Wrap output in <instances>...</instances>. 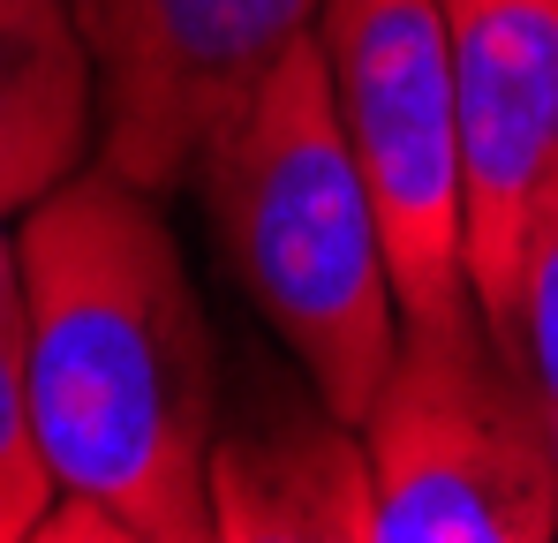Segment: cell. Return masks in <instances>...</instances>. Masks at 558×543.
Returning a JSON list of instances; mask_svg holds the SVG:
<instances>
[{
  "label": "cell",
  "instance_id": "6da1fadb",
  "mask_svg": "<svg viewBox=\"0 0 558 543\" xmlns=\"http://www.w3.org/2000/svg\"><path fill=\"white\" fill-rule=\"evenodd\" d=\"M23 385L53 491L106 506L136 543H211L204 460L219 348L151 189L76 167L15 227Z\"/></svg>",
  "mask_w": 558,
  "mask_h": 543
},
{
  "label": "cell",
  "instance_id": "7a4b0ae2",
  "mask_svg": "<svg viewBox=\"0 0 558 543\" xmlns=\"http://www.w3.org/2000/svg\"><path fill=\"white\" fill-rule=\"evenodd\" d=\"M234 279L294 355L302 385L363 423L377 377L400 348V302L377 234V204L340 136L317 38L279 61L250 113L196 167Z\"/></svg>",
  "mask_w": 558,
  "mask_h": 543
},
{
  "label": "cell",
  "instance_id": "3957f363",
  "mask_svg": "<svg viewBox=\"0 0 558 543\" xmlns=\"http://www.w3.org/2000/svg\"><path fill=\"white\" fill-rule=\"evenodd\" d=\"M377 483V543H551L558 446L490 325H400V348L363 408Z\"/></svg>",
  "mask_w": 558,
  "mask_h": 543
},
{
  "label": "cell",
  "instance_id": "277c9868",
  "mask_svg": "<svg viewBox=\"0 0 558 543\" xmlns=\"http://www.w3.org/2000/svg\"><path fill=\"white\" fill-rule=\"evenodd\" d=\"M317 61L377 204L400 325L475 310L461 265V121L438 0H317Z\"/></svg>",
  "mask_w": 558,
  "mask_h": 543
},
{
  "label": "cell",
  "instance_id": "5b68a950",
  "mask_svg": "<svg viewBox=\"0 0 558 543\" xmlns=\"http://www.w3.org/2000/svg\"><path fill=\"white\" fill-rule=\"evenodd\" d=\"M98 76V159L167 196L317 31V0H76Z\"/></svg>",
  "mask_w": 558,
  "mask_h": 543
},
{
  "label": "cell",
  "instance_id": "8992f818",
  "mask_svg": "<svg viewBox=\"0 0 558 543\" xmlns=\"http://www.w3.org/2000/svg\"><path fill=\"white\" fill-rule=\"evenodd\" d=\"M461 121V265L490 340L513 310L529 212L558 167V0H438Z\"/></svg>",
  "mask_w": 558,
  "mask_h": 543
},
{
  "label": "cell",
  "instance_id": "52a82bcc",
  "mask_svg": "<svg viewBox=\"0 0 558 543\" xmlns=\"http://www.w3.org/2000/svg\"><path fill=\"white\" fill-rule=\"evenodd\" d=\"M204 498L219 543H377L363 423H348L317 393H265L250 408H219Z\"/></svg>",
  "mask_w": 558,
  "mask_h": 543
},
{
  "label": "cell",
  "instance_id": "ba28073f",
  "mask_svg": "<svg viewBox=\"0 0 558 543\" xmlns=\"http://www.w3.org/2000/svg\"><path fill=\"white\" fill-rule=\"evenodd\" d=\"M98 144V76L76 0H0V219L53 196Z\"/></svg>",
  "mask_w": 558,
  "mask_h": 543
},
{
  "label": "cell",
  "instance_id": "9c48e42d",
  "mask_svg": "<svg viewBox=\"0 0 558 543\" xmlns=\"http://www.w3.org/2000/svg\"><path fill=\"white\" fill-rule=\"evenodd\" d=\"M498 348L521 362L544 423H551L558 446V167L529 212V234H521V265H513V310H506V333Z\"/></svg>",
  "mask_w": 558,
  "mask_h": 543
},
{
  "label": "cell",
  "instance_id": "30bf717a",
  "mask_svg": "<svg viewBox=\"0 0 558 543\" xmlns=\"http://www.w3.org/2000/svg\"><path fill=\"white\" fill-rule=\"evenodd\" d=\"M53 498V468L38 452L31 385H23V325H0V543H31Z\"/></svg>",
  "mask_w": 558,
  "mask_h": 543
},
{
  "label": "cell",
  "instance_id": "8fae6325",
  "mask_svg": "<svg viewBox=\"0 0 558 543\" xmlns=\"http://www.w3.org/2000/svg\"><path fill=\"white\" fill-rule=\"evenodd\" d=\"M0 325H23V250L0 219Z\"/></svg>",
  "mask_w": 558,
  "mask_h": 543
}]
</instances>
